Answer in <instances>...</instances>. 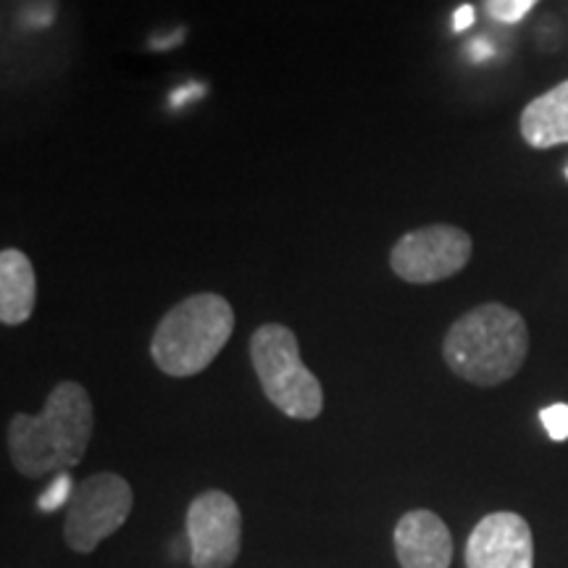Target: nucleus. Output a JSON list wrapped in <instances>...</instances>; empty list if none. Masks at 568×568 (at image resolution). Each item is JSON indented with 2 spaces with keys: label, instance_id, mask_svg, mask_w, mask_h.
Masks as SVG:
<instances>
[{
  "label": "nucleus",
  "instance_id": "nucleus-10",
  "mask_svg": "<svg viewBox=\"0 0 568 568\" xmlns=\"http://www.w3.org/2000/svg\"><path fill=\"white\" fill-rule=\"evenodd\" d=\"M38 303V276L30 255L19 247H3L0 253V322L19 326L30 322Z\"/></svg>",
  "mask_w": 568,
  "mask_h": 568
},
{
  "label": "nucleus",
  "instance_id": "nucleus-8",
  "mask_svg": "<svg viewBox=\"0 0 568 568\" xmlns=\"http://www.w3.org/2000/svg\"><path fill=\"white\" fill-rule=\"evenodd\" d=\"M466 568H535V537L527 518L510 510L481 518L468 537Z\"/></svg>",
  "mask_w": 568,
  "mask_h": 568
},
{
  "label": "nucleus",
  "instance_id": "nucleus-18",
  "mask_svg": "<svg viewBox=\"0 0 568 568\" xmlns=\"http://www.w3.org/2000/svg\"><path fill=\"white\" fill-rule=\"evenodd\" d=\"M193 95H203V84L193 82V84H187V88L176 90L174 98H172V105H182L184 101H190V98H193Z\"/></svg>",
  "mask_w": 568,
  "mask_h": 568
},
{
  "label": "nucleus",
  "instance_id": "nucleus-3",
  "mask_svg": "<svg viewBox=\"0 0 568 568\" xmlns=\"http://www.w3.org/2000/svg\"><path fill=\"white\" fill-rule=\"evenodd\" d=\"M234 332L232 303L219 293H197L176 303L155 326L151 358L159 372L187 379L213 364Z\"/></svg>",
  "mask_w": 568,
  "mask_h": 568
},
{
  "label": "nucleus",
  "instance_id": "nucleus-5",
  "mask_svg": "<svg viewBox=\"0 0 568 568\" xmlns=\"http://www.w3.org/2000/svg\"><path fill=\"white\" fill-rule=\"evenodd\" d=\"M132 487L119 474H92L74 487L67 508V535L69 548L74 552H92L105 537L116 535L132 514Z\"/></svg>",
  "mask_w": 568,
  "mask_h": 568
},
{
  "label": "nucleus",
  "instance_id": "nucleus-12",
  "mask_svg": "<svg viewBox=\"0 0 568 568\" xmlns=\"http://www.w3.org/2000/svg\"><path fill=\"white\" fill-rule=\"evenodd\" d=\"M537 3L539 0H485V9L500 24H518Z\"/></svg>",
  "mask_w": 568,
  "mask_h": 568
},
{
  "label": "nucleus",
  "instance_id": "nucleus-20",
  "mask_svg": "<svg viewBox=\"0 0 568 568\" xmlns=\"http://www.w3.org/2000/svg\"><path fill=\"white\" fill-rule=\"evenodd\" d=\"M566 180H568V169H566Z\"/></svg>",
  "mask_w": 568,
  "mask_h": 568
},
{
  "label": "nucleus",
  "instance_id": "nucleus-14",
  "mask_svg": "<svg viewBox=\"0 0 568 568\" xmlns=\"http://www.w3.org/2000/svg\"><path fill=\"white\" fill-rule=\"evenodd\" d=\"M539 422L548 432L552 443H566L568 439V406L566 403H552V406L539 410Z\"/></svg>",
  "mask_w": 568,
  "mask_h": 568
},
{
  "label": "nucleus",
  "instance_id": "nucleus-7",
  "mask_svg": "<svg viewBox=\"0 0 568 568\" xmlns=\"http://www.w3.org/2000/svg\"><path fill=\"white\" fill-rule=\"evenodd\" d=\"M190 560L195 568H230L243 545V516L232 495L209 489L187 510Z\"/></svg>",
  "mask_w": 568,
  "mask_h": 568
},
{
  "label": "nucleus",
  "instance_id": "nucleus-13",
  "mask_svg": "<svg viewBox=\"0 0 568 568\" xmlns=\"http://www.w3.org/2000/svg\"><path fill=\"white\" fill-rule=\"evenodd\" d=\"M74 481H71L69 471H61L55 474V479L48 485L45 493L40 495L38 500V508L45 510V514H51V510H59L61 506H69L71 503V495H74Z\"/></svg>",
  "mask_w": 568,
  "mask_h": 568
},
{
  "label": "nucleus",
  "instance_id": "nucleus-1",
  "mask_svg": "<svg viewBox=\"0 0 568 568\" xmlns=\"http://www.w3.org/2000/svg\"><path fill=\"white\" fill-rule=\"evenodd\" d=\"M95 429L92 400L80 382H61L38 416L17 414L9 424L11 464L38 479L74 468L88 453Z\"/></svg>",
  "mask_w": 568,
  "mask_h": 568
},
{
  "label": "nucleus",
  "instance_id": "nucleus-15",
  "mask_svg": "<svg viewBox=\"0 0 568 568\" xmlns=\"http://www.w3.org/2000/svg\"><path fill=\"white\" fill-rule=\"evenodd\" d=\"M53 19H55V6L51 3V0L32 3V9L27 11V17H24V21L30 27H45V24H51Z\"/></svg>",
  "mask_w": 568,
  "mask_h": 568
},
{
  "label": "nucleus",
  "instance_id": "nucleus-16",
  "mask_svg": "<svg viewBox=\"0 0 568 568\" xmlns=\"http://www.w3.org/2000/svg\"><path fill=\"white\" fill-rule=\"evenodd\" d=\"M474 21H477V11H474V6L464 3L456 13H453V30L466 32L468 27H474Z\"/></svg>",
  "mask_w": 568,
  "mask_h": 568
},
{
  "label": "nucleus",
  "instance_id": "nucleus-19",
  "mask_svg": "<svg viewBox=\"0 0 568 568\" xmlns=\"http://www.w3.org/2000/svg\"><path fill=\"white\" fill-rule=\"evenodd\" d=\"M32 3H40V0H32Z\"/></svg>",
  "mask_w": 568,
  "mask_h": 568
},
{
  "label": "nucleus",
  "instance_id": "nucleus-2",
  "mask_svg": "<svg viewBox=\"0 0 568 568\" xmlns=\"http://www.w3.org/2000/svg\"><path fill=\"white\" fill-rule=\"evenodd\" d=\"M527 322L503 303H485L466 311L447 329L443 343L447 368L479 387H497L514 379L527 361Z\"/></svg>",
  "mask_w": 568,
  "mask_h": 568
},
{
  "label": "nucleus",
  "instance_id": "nucleus-4",
  "mask_svg": "<svg viewBox=\"0 0 568 568\" xmlns=\"http://www.w3.org/2000/svg\"><path fill=\"white\" fill-rule=\"evenodd\" d=\"M251 361L274 408L295 422H314L324 410L322 382L301 358V345L284 324H264L251 337Z\"/></svg>",
  "mask_w": 568,
  "mask_h": 568
},
{
  "label": "nucleus",
  "instance_id": "nucleus-11",
  "mask_svg": "<svg viewBox=\"0 0 568 568\" xmlns=\"http://www.w3.org/2000/svg\"><path fill=\"white\" fill-rule=\"evenodd\" d=\"M521 138L537 151L568 145V80L556 84L521 111Z\"/></svg>",
  "mask_w": 568,
  "mask_h": 568
},
{
  "label": "nucleus",
  "instance_id": "nucleus-6",
  "mask_svg": "<svg viewBox=\"0 0 568 568\" xmlns=\"http://www.w3.org/2000/svg\"><path fill=\"white\" fill-rule=\"evenodd\" d=\"M471 234L453 224L410 230L389 251V268L408 284H435L464 272L471 261Z\"/></svg>",
  "mask_w": 568,
  "mask_h": 568
},
{
  "label": "nucleus",
  "instance_id": "nucleus-9",
  "mask_svg": "<svg viewBox=\"0 0 568 568\" xmlns=\"http://www.w3.org/2000/svg\"><path fill=\"white\" fill-rule=\"evenodd\" d=\"M395 552L403 568H450V529L432 510H410L395 527Z\"/></svg>",
  "mask_w": 568,
  "mask_h": 568
},
{
  "label": "nucleus",
  "instance_id": "nucleus-17",
  "mask_svg": "<svg viewBox=\"0 0 568 568\" xmlns=\"http://www.w3.org/2000/svg\"><path fill=\"white\" fill-rule=\"evenodd\" d=\"M468 59L471 61H487V59H493L495 55V45L489 40H485V38H479V40H474V42H468Z\"/></svg>",
  "mask_w": 568,
  "mask_h": 568
}]
</instances>
